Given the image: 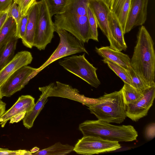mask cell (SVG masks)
<instances>
[{
  "label": "cell",
  "mask_w": 155,
  "mask_h": 155,
  "mask_svg": "<svg viewBox=\"0 0 155 155\" xmlns=\"http://www.w3.org/2000/svg\"></svg>",
  "instance_id": "obj_41"
},
{
  "label": "cell",
  "mask_w": 155,
  "mask_h": 155,
  "mask_svg": "<svg viewBox=\"0 0 155 155\" xmlns=\"http://www.w3.org/2000/svg\"><path fill=\"white\" fill-rule=\"evenodd\" d=\"M129 72L131 79L132 86L137 91L143 94L145 90L150 87L146 84L132 68L129 70Z\"/></svg>",
  "instance_id": "obj_27"
},
{
  "label": "cell",
  "mask_w": 155,
  "mask_h": 155,
  "mask_svg": "<svg viewBox=\"0 0 155 155\" xmlns=\"http://www.w3.org/2000/svg\"><path fill=\"white\" fill-rule=\"evenodd\" d=\"M95 51L104 59L116 63L128 70L131 68L129 56L121 51L115 50L110 46L96 47Z\"/></svg>",
  "instance_id": "obj_18"
},
{
  "label": "cell",
  "mask_w": 155,
  "mask_h": 155,
  "mask_svg": "<svg viewBox=\"0 0 155 155\" xmlns=\"http://www.w3.org/2000/svg\"><path fill=\"white\" fill-rule=\"evenodd\" d=\"M74 147L68 144H63L60 142L33 153L34 155H64L73 151Z\"/></svg>",
  "instance_id": "obj_22"
},
{
  "label": "cell",
  "mask_w": 155,
  "mask_h": 155,
  "mask_svg": "<svg viewBox=\"0 0 155 155\" xmlns=\"http://www.w3.org/2000/svg\"><path fill=\"white\" fill-rule=\"evenodd\" d=\"M121 147L118 142L104 140L99 137L86 136L78 140L73 151L78 154L90 155L114 151Z\"/></svg>",
  "instance_id": "obj_8"
},
{
  "label": "cell",
  "mask_w": 155,
  "mask_h": 155,
  "mask_svg": "<svg viewBox=\"0 0 155 155\" xmlns=\"http://www.w3.org/2000/svg\"><path fill=\"white\" fill-rule=\"evenodd\" d=\"M36 69L25 66L13 73L0 87L2 97H10L23 88L29 81V76Z\"/></svg>",
  "instance_id": "obj_11"
},
{
  "label": "cell",
  "mask_w": 155,
  "mask_h": 155,
  "mask_svg": "<svg viewBox=\"0 0 155 155\" xmlns=\"http://www.w3.org/2000/svg\"><path fill=\"white\" fill-rule=\"evenodd\" d=\"M8 17H12L15 20L16 25L19 22L21 18L19 8L17 3L13 1L8 11Z\"/></svg>",
  "instance_id": "obj_31"
},
{
  "label": "cell",
  "mask_w": 155,
  "mask_h": 155,
  "mask_svg": "<svg viewBox=\"0 0 155 155\" xmlns=\"http://www.w3.org/2000/svg\"><path fill=\"white\" fill-rule=\"evenodd\" d=\"M2 97H3L2 95V94H1L0 91V100H1V99Z\"/></svg>",
  "instance_id": "obj_40"
},
{
  "label": "cell",
  "mask_w": 155,
  "mask_h": 155,
  "mask_svg": "<svg viewBox=\"0 0 155 155\" xmlns=\"http://www.w3.org/2000/svg\"><path fill=\"white\" fill-rule=\"evenodd\" d=\"M7 14L8 12L1 13L0 14V30L8 18Z\"/></svg>",
  "instance_id": "obj_36"
},
{
  "label": "cell",
  "mask_w": 155,
  "mask_h": 155,
  "mask_svg": "<svg viewBox=\"0 0 155 155\" xmlns=\"http://www.w3.org/2000/svg\"><path fill=\"white\" fill-rule=\"evenodd\" d=\"M88 0H69L55 15V28L64 30L83 43L92 39L87 14Z\"/></svg>",
  "instance_id": "obj_1"
},
{
  "label": "cell",
  "mask_w": 155,
  "mask_h": 155,
  "mask_svg": "<svg viewBox=\"0 0 155 155\" xmlns=\"http://www.w3.org/2000/svg\"><path fill=\"white\" fill-rule=\"evenodd\" d=\"M13 2V0H0V13L7 12Z\"/></svg>",
  "instance_id": "obj_33"
},
{
  "label": "cell",
  "mask_w": 155,
  "mask_h": 155,
  "mask_svg": "<svg viewBox=\"0 0 155 155\" xmlns=\"http://www.w3.org/2000/svg\"><path fill=\"white\" fill-rule=\"evenodd\" d=\"M106 3H107L109 7V8L110 10H111L112 4L113 3V0H104Z\"/></svg>",
  "instance_id": "obj_38"
},
{
  "label": "cell",
  "mask_w": 155,
  "mask_h": 155,
  "mask_svg": "<svg viewBox=\"0 0 155 155\" xmlns=\"http://www.w3.org/2000/svg\"><path fill=\"white\" fill-rule=\"evenodd\" d=\"M131 0H113L110 10L119 22L124 34Z\"/></svg>",
  "instance_id": "obj_20"
},
{
  "label": "cell",
  "mask_w": 155,
  "mask_h": 155,
  "mask_svg": "<svg viewBox=\"0 0 155 155\" xmlns=\"http://www.w3.org/2000/svg\"><path fill=\"white\" fill-rule=\"evenodd\" d=\"M149 0H131L126 21L125 34L133 28L142 25L147 18V7Z\"/></svg>",
  "instance_id": "obj_13"
},
{
  "label": "cell",
  "mask_w": 155,
  "mask_h": 155,
  "mask_svg": "<svg viewBox=\"0 0 155 155\" xmlns=\"http://www.w3.org/2000/svg\"><path fill=\"white\" fill-rule=\"evenodd\" d=\"M88 107L90 113L94 115L98 120L108 123L120 124L127 117L126 105L121 89L107 94L106 100Z\"/></svg>",
  "instance_id": "obj_4"
},
{
  "label": "cell",
  "mask_w": 155,
  "mask_h": 155,
  "mask_svg": "<svg viewBox=\"0 0 155 155\" xmlns=\"http://www.w3.org/2000/svg\"><path fill=\"white\" fill-rule=\"evenodd\" d=\"M87 14L89 25L92 34V39L98 41L97 24L94 16L92 11L88 6V5Z\"/></svg>",
  "instance_id": "obj_28"
},
{
  "label": "cell",
  "mask_w": 155,
  "mask_h": 155,
  "mask_svg": "<svg viewBox=\"0 0 155 155\" xmlns=\"http://www.w3.org/2000/svg\"><path fill=\"white\" fill-rule=\"evenodd\" d=\"M83 136L99 137L110 141L130 142L136 140L138 133L131 125H114L101 120H86L79 125Z\"/></svg>",
  "instance_id": "obj_3"
},
{
  "label": "cell",
  "mask_w": 155,
  "mask_h": 155,
  "mask_svg": "<svg viewBox=\"0 0 155 155\" xmlns=\"http://www.w3.org/2000/svg\"><path fill=\"white\" fill-rule=\"evenodd\" d=\"M55 31L60 39L59 44L48 59L40 67L32 73L31 78L49 64L64 57L77 53L85 52L88 53L85 48L84 43L76 38L66 31L55 28Z\"/></svg>",
  "instance_id": "obj_5"
},
{
  "label": "cell",
  "mask_w": 155,
  "mask_h": 155,
  "mask_svg": "<svg viewBox=\"0 0 155 155\" xmlns=\"http://www.w3.org/2000/svg\"><path fill=\"white\" fill-rule=\"evenodd\" d=\"M51 17L60 12L69 0H45Z\"/></svg>",
  "instance_id": "obj_26"
},
{
  "label": "cell",
  "mask_w": 155,
  "mask_h": 155,
  "mask_svg": "<svg viewBox=\"0 0 155 155\" xmlns=\"http://www.w3.org/2000/svg\"><path fill=\"white\" fill-rule=\"evenodd\" d=\"M38 89L41 92L39 98L31 110L26 113L23 119V125L28 129L33 127L35 119L47 102L48 98L50 92L49 84L45 86L39 87Z\"/></svg>",
  "instance_id": "obj_16"
},
{
  "label": "cell",
  "mask_w": 155,
  "mask_h": 155,
  "mask_svg": "<svg viewBox=\"0 0 155 155\" xmlns=\"http://www.w3.org/2000/svg\"><path fill=\"white\" fill-rule=\"evenodd\" d=\"M143 93L140 99L126 105V116L134 122L147 114L155 98V85L147 88Z\"/></svg>",
  "instance_id": "obj_12"
},
{
  "label": "cell",
  "mask_w": 155,
  "mask_h": 155,
  "mask_svg": "<svg viewBox=\"0 0 155 155\" xmlns=\"http://www.w3.org/2000/svg\"><path fill=\"white\" fill-rule=\"evenodd\" d=\"M16 25L12 17H8L0 30V49L16 37Z\"/></svg>",
  "instance_id": "obj_21"
},
{
  "label": "cell",
  "mask_w": 155,
  "mask_h": 155,
  "mask_svg": "<svg viewBox=\"0 0 155 155\" xmlns=\"http://www.w3.org/2000/svg\"><path fill=\"white\" fill-rule=\"evenodd\" d=\"M49 85L50 92L49 97H57L67 98L81 103L87 107L101 103L107 98L106 93L97 99L87 97L84 95L80 94L77 89L58 81L56 82V84L51 83Z\"/></svg>",
  "instance_id": "obj_9"
},
{
  "label": "cell",
  "mask_w": 155,
  "mask_h": 155,
  "mask_svg": "<svg viewBox=\"0 0 155 155\" xmlns=\"http://www.w3.org/2000/svg\"><path fill=\"white\" fill-rule=\"evenodd\" d=\"M18 5L20 13L22 16L27 15L31 6L36 0H13Z\"/></svg>",
  "instance_id": "obj_29"
},
{
  "label": "cell",
  "mask_w": 155,
  "mask_h": 155,
  "mask_svg": "<svg viewBox=\"0 0 155 155\" xmlns=\"http://www.w3.org/2000/svg\"><path fill=\"white\" fill-rule=\"evenodd\" d=\"M88 6L94 16L98 26L107 38L110 46L120 51L109 28L108 17L110 10L107 3L104 0H88Z\"/></svg>",
  "instance_id": "obj_10"
},
{
  "label": "cell",
  "mask_w": 155,
  "mask_h": 155,
  "mask_svg": "<svg viewBox=\"0 0 155 155\" xmlns=\"http://www.w3.org/2000/svg\"><path fill=\"white\" fill-rule=\"evenodd\" d=\"M35 104V98L30 95H21L9 109L5 111L0 118V124L3 127L7 122L15 116L31 110Z\"/></svg>",
  "instance_id": "obj_15"
},
{
  "label": "cell",
  "mask_w": 155,
  "mask_h": 155,
  "mask_svg": "<svg viewBox=\"0 0 155 155\" xmlns=\"http://www.w3.org/2000/svg\"><path fill=\"white\" fill-rule=\"evenodd\" d=\"M39 12L33 46L44 50L54 37L55 27L45 0L38 1Z\"/></svg>",
  "instance_id": "obj_7"
},
{
  "label": "cell",
  "mask_w": 155,
  "mask_h": 155,
  "mask_svg": "<svg viewBox=\"0 0 155 155\" xmlns=\"http://www.w3.org/2000/svg\"><path fill=\"white\" fill-rule=\"evenodd\" d=\"M39 149L37 147H35L32 148L31 150V152L32 153H34L38 151Z\"/></svg>",
  "instance_id": "obj_39"
},
{
  "label": "cell",
  "mask_w": 155,
  "mask_h": 155,
  "mask_svg": "<svg viewBox=\"0 0 155 155\" xmlns=\"http://www.w3.org/2000/svg\"><path fill=\"white\" fill-rule=\"evenodd\" d=\"M26 113L24 112L18 114L12 118L10 120L9 123L13 124L14 123H17L20 121L24 118Z\"/></svg>",
  "instance_id": "obj_35"
},
{
  "label": "cell",
  "mask_w": 155,
  "mask_h": 155,
  "mask_svg": "<svg viewBox=\"0 0 155 155\" xmlns=\"http://www.w3.org/2000/svg\"><path fill=\"white\" fill-rule=\"evenodd\" d=\"M103 62L107 64L111 69L124 83L132 86L131 79L129 70L126 69L120 65L106 59L102 60Z\"/></svg>",
  "instance_id": "obj_24"
},
{
  "label": "cell",
  "mask_w": 155,
  "mask_h": 155,
  "mask_svg": "<svg viewBox=\"0 0 155 155\" xmlns=\"http://www.w3.org/2000/svg\"><path fill=\"white\" fill-rule=\"evenodd\" d=\"M18 39L13 38L0 49V71L14 57Z\"/></svg>",
  "instance_id": "obj_23"
},
{
  "label": "cell",
  "mask_w": 155,
  "mask_h": 155,
  "mask_svg": "<svg viewBox=\"0 0 155 155\" xmlns=\"http://www.w3.org/2000/svg\"><path fill=\"white\" fill-rule=\"evenodd\" d=\"M108 21L110 30L120 51H126L127 46L124 40L122 27L117 17L111 11L109 14Z\"/></svg>",
  "instance_id": "obj_19"
},
{
  "label": "cell",
  "mask_w": 155,
  "mask_h": 155,
  "mask_svg": "<svg viewBox=\"0 0 155 155\" xmlns=\"http://www.w3.org/2000/svg\"><path fill=\"white\" fill-rule=\"evenodd\" d=\"M28 18L27 13V15L22 16L19 22L16 25V36L18 39H22L25 35Z\"/></svg>",
  "instance_id": "obj_30"
},
{
  "label": "cell",
  "mask_w": 155,
  "mask_h": 155,
  "mask_svg": "<svg viewBox=\"0 0 155 155\" xmlns=\"http://www.w3.org/2000/svg\"><path fill=\"white\" fill-rule=\"evenodd\" d=\"M145 137L147 140H151L155 137V124H149L146 127L145 131Z\"/></svg>",
  "instance_id": "obj_32"
},
{
  "label": "cell",
  "mask_w": 155,
  "mask_h": 155,
  "mask_svg": "<svg viewBox=\"0 0 155 155\" xmlns=\"http://www.w3.org/2000/svg\"><path fill=\"white\" fill-rule=\"evenodd\" d=\"M33 59L31 53L28 51L18 52L12 59L0 71V87L13 73L21 67L30 64Z\"/></svg>",
  "instance_id": "obj_14"
},
{
  "label": "cell",
  "mask_w": 155,
  "mask_h": 155,
  "mask_svg": "<svg viewBox=\"0 0 155 155\" xmlns=\"http://www.w3.org/2000/svg\"><path fill=\"white\" fill-rule=\"evenodd\" d=\"M85 54L66 57L58 63L65 69L97 88L101 84L96 73L97 69L86 59Z\"/></svg>",
  "instance_id": "obj_6"
},
{
  "label": "cell",
  "mask_w": 155,
  "mask_h": 155,
  "mask_svg": "<svg viewBox=\"0 0 155 155\" xmlns=\"http://www.w3.org/2000/svg\"><path fill=\"white\" fill-rule=\"evenodd\" d=\"M23 153L22 150H12L8 149L0 148V155H21Z\"/></svg>",
  "instance_id": "obj_34"
},
{
  "label": "cell",
  "mask_w": 155,
  "mask_h": 155,
  "mask_svg": "<svg viewBox=\"0 0 155 155\" xmlns=\"http://www.w3.org/2000/svg\"><path fill=\"white\" fill-rule=\"evenodd\" d=\"M39 9L38 2L36 1L29 10L25 35L21 39L24 45L30 48H31L33 46Z\"/></svg>",
  "instance_id": "obj_17"
},
{
  "label": "cell",
  "mask_w": 155,
  "mask_h": 155,
  "mask_svg": "<svg viewBox=\"0 0 155 155\" xmlns=\"http://www.w3.org/2000/svg\"><path fill=\"white\" fill-rule=\"evenodd\" d=\"M6 104L2 101L0 100V118L5 111Z\"/></svg>",
  "instance_id": "obj_37"
},
{
  "label": "cell",
  "mask_w": 155,
  "mask_h": 155,
  "mask_svg": "<svg viewBox=\"0 0 155 155\" xmlns=\"http://www.w3.org/2000/svg\"><path fill=\"white\" fill-rule=\"evenodd\" d=\"M154 42L143 25L140 27L132 58L131 66L149 87L155 85V53Z\"/></svg>",
  "instance_id": "obj_2"
},
{
  "label": "cell",
  "mask_w": 155,
  "mask_h": 155,
  "mask_svg": "<svg viewBox=\"0 0 155 155\" xmlns=\"http://www.w3.org/2000/svg\"><path fill=\"white\" fill-rule=\"evenodd\" d=\"M124 102L126 105L134 102L140 99L143 96L131 85L124 83L121 89Z\"/></svg>",
  "instance_id": "obj_25"
}]
</instances>
